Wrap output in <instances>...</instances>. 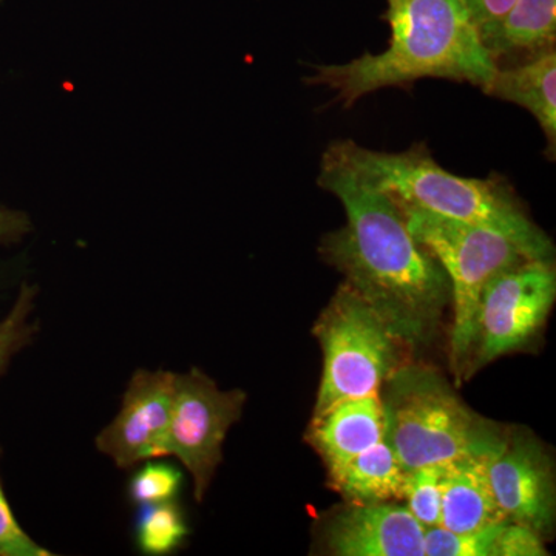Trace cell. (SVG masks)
Segmentation results:
<instances>
[{"mask_svg": "<svg viewBox=\"0 0 556 556\" xmlns=\"http://www.w3.org/2000/svg\"><path fill=\"white\" fill-rule=\"evenodd\" d=\"M506 521L463 533L431 527L424 535V551L426 556H500L501 532Z\"/></svg>", "mask_w": 556, "mask_h": 556, "instance_id": "obj_18", "label": "cell"}, {"mask_svg": "<svg viewBox=\"0 0 556 556\" xmlns=\"http://www.w3.org/2000/svg\"><path fill=\"white\" fill-rule=\"evenodd\" d=\"M317 186L345 208L343 228L320 241L327 265L415 346L430 338L452 302L447 274L417 243L393 197L334 161L321 159Z\"/></svg>", "mask_w": 556, "mask_h": 556, "instance_id": "obj_1", "label": "cell"}, {"mask_svg": "<svg viewBox=\"0 0 556 556\" xmlns=\"http://www.w3.org/2000/svg\"><path fill=\"white\" fill-rule=\"evenodd\" d=\"M543 536L530 527L506 521L501 532L500 556H544Z\"/></svg>", "mask_w": 556, "mask_h": 556, "instance_id": "obj_23", "label": "cell"}, {"mask_svg": "<svg viewBox=\"0 0 556 556\" xmlns=\"http://www.w3.org/2000/svg\"><path fill=\"white\" fill-rule=\"evenodd\" d=\"M517 0H460L477 30L504 16Z\"/></svg>", "mask_w": 556, "mask_h": 556, "instance_id": "obj_24", "label": "cell"}, {"mask_svg": "<svg viewBox=\"0 0 556 556\" xmlns=\"http://www.w3.org/2000/svg\"><path fill=\"white\" fill-rule=\"evenodd\" d=\"M182 484V471L164 460V457H156L141 463V467L131 475L127 484V496L135 506L169 503L177 501Z\"/></svg>", "mask_w": 556, "mask_h": 556, "instance_id": "obj_20", "label": "cell"}, {"mask_svg": "<svg viewBox=\"0 0 556 556\" xmlns=\"http://www.w3.org/2000/svg\"><path fill=\"white\" fill-rule=\"evenodd\" d=\"M445 464H430L407 471L404 500L409 514L426 529L441 526Z\"/></svg>", "mask_w": 556, "mask_h": 556, "instance_id": "obj_19", "label": "cell"}, {"mask_svg": "<svg viewBox=\"0 0 556 556\" xmlns=\"http://www.w3.org/2000/svg\"><path fill=\"white\" fill-rule=\"evenodd\" d=\"M386 437V413L379 393L345 397L314 413L308 439L327 467L379 444Z\"/></svg>", "mask_w": 556, "mask_h": 556, "instance_id": "obj_13", "label": "cell"}, {"mask_svg": "<svg viewBox=\"0 0 556 556\" xmlns=\"http://www.w3.org/2000/svg\"><path fill=\"white\" fill-rule=\"evenodd\" d=\"M314 334L324 353L314 413L340 399L379 393L407 346L387 317L345 283L318 317Z\"/></svg>", "mask_w": 556, "mask_h": 556, "instance_id": "obj_6", "label": "cell"}, {"mask_svg": "<svg viewBox=\"0 0 556 556\" xmlns=\"http://www.w3.org/2000/svg\"><path fill=\"white\" fill-rule=\"evenodd\" d=\"M478 33L496 67L532 60L555 50L556 0H517L501 20Z\"/></svg>", "mask_w": 556, "mask_h": 556, "instance_id": "obj_15", "label": "cell"}, {"mask_svg": "<svg viewBox=\"0 0 556 556\" xmlns=\"http://www.w3.org/2000/svg\"><path fill=\"white\" fill-rule=\"evenodd\" d=\"M503 434L484 447L445 464L441 527L473 532L507 519L497 507L489 478V464Z\"/></svg>", "mask_w": 556, "mask_h": 556, "instance_id": "obj_12", "label": "cell"}, {"mask_svg": "<svg viewBox=\"0 0 556 556\" xmlns=\"http://www.w3.org/2000/svg\"><path fill=\"white\" fill-rule=\"evenodd\" d=\"M49 548L40 546L22 529L0 482V556H51Z\"/></svg>", "mask_w": 556, "mask_h": 556, "instance_id": "obj_22", "label": "cell"}, {"mask_svg": "<svg viewBox=\"0 0 556 556\" xmlns=\"http://www.w3.org/2000/svg\"><path fill=\"white\" fill-rule=\"evenodd\" d=\"M426 527L397 503L350 504L325 525L327 551L338 556H426Z\"/></svg>", "mask_w": 556, "mask_h": 556, "instance_id": "obj_11", "label": "cell"}, {"mask_svg": "<svg viewBox=\"0 0 556 556\" xmlns=\"http://www.w3.org/2000/svg\"><path fill=\"white\" fill-rule=\"evenodd\" d=\"M555 299L554 260H527L493 277L479 302L466 378L525 348L543 328Z\"/></svg>", "mask_w": 556, "mask_h": 556, "instance_id": "obj_7", "label": "cell"}, {"mask_svg": "<svg viewBox=\"0 0 556 556\" xmlns=\"http://www.w3.org/2000/svg\"><path fill=\"white\" fill-rule=\"evenodd\" d=\"M497 507L508 521L547 536L555 525L554 464L529 434L503 438L489 464Z\"/></svg>", "mask_w": 556, "mask_h": 556, "instance_id": "obj_10", "label": "cell"}, {"mask_svg": "<svg viewBox=\"0 0 556 556\" xmlns=\"http://www.w3.org/2000/svg\"><path fill=\"white\" fill-rule=\"evenodd\" d=\"M247 404L243 390H222L199 368L177 375L167 456L192 477L193 496L201 503L223 460V444Z\"/></svg>", "mask_w": 556, "mask_h": 556, "instance_id": "obj_8", "label": "cell"}, {"mask_svg": "<svg viewBox=\"0 0 556 556\" xmlns=\"http://www.w3.org/2000/svg\"><path fill=\"white\" fill-rule=\"evenodd\" d=\"M329 482L350 504L397 503L404 500L407 471L386 441L328 467Z\"/></svg>", "mask_w": 556, "mask_h": 556, "instance_id": "obj_16", "label": "cell"}, {"mask_svg": "<svg viewBox=\"0 0 556 556\" xmlns=\"http://www.w3.org/2000/svg\"><path fill=\"white\" fill-rule=\"evenodd\" d=\"M358 178L393 197L441 217L495 230L522 249L530 260H554L547 233L527 214L514 186L503 175L467 178L439 166L426 142L404 152H380L338 139L325 150Z\"/></svg>", "mask_w": 556, "mask_h": 556, "instance_id": "obj_3", "label": "cell"}, {"mask_svg": "<svg viewBox=\"0 0 556 556\" xmlns=\"http://www.w3.org/2000/svg\"><path fill=\"white\" fill-rule=\"evenodd\" d=\"M380 399L383 441L405 471L452 463L501 434L460 401L444 376L424 365H401L383 382Z\"/></svg>", "mask_w": 556, "mask_h": 556, "instance_id": "obj_4", "label": "cell"}, {"mask_svg": "<svg viewBox=\"0 0 556 556\" xmlns=\"http://www.w3.org/2000/svg\"><path fill=\"white\" fill-rule=\"evenodd\" d=\"M177 372L138 369L124 391L115 419L102 428L97 448L119 468L167 456Z\"/></svg>", "mask_w": 556, "mask_h": 556, "instance_id": "obj_9", "label": "cell"}, {"mask_svg": "<svg viewBox=\"0 0 556 556\" xmlns=\"http://www.w3.org/2000/svg\"><path fill=\"white\" fill-rule=\"evenodd\" d=\"M135 544L142 555L167 556L186 546L190 527L177 501L138 506Z\"/></svg>", "mask_w": 556, "mask_h": 556, "instance_id": "obj_17", "label": "cell"}, {"mask_svg": "<svg viewBox=\"0 0 556 556\" xmlns=\"http://www.w3.org/2000/svg\"><path fill=\"white\" fill-rule=\"evenodd\" d=\"M394 201L417 243L427 249L447 274L453 306L450 361L460 382L473 345L482 291L497 274L530 258L518 244L495 230L441 217L404 201Z\"/></svg>", "mask_w": 556, "mask_h": 556, "instance_id": "obj_5", "label": "cell"}, {"mask_svg": "<svg viewBox=\"0 0 556 556\" xmlns=\"http://www.w3.org/2000/svg\"><path fill=\"white\" fill-rule=\"evenodd\" d=\"M30 229V222L20 212L0 208V241L16 240Z\"/></svg>", "mask_w": 556, "mask_h": 556, "instance_id": "obj_25", "label": "cell"}, {"mask_svg": "<svg viewBox=\"0 0 556 556\" xmlns=\"http://www.w3.org/2000/svg\"><path fill=\"white\" fill-rule=\"evenodd\" d=\"M388 49L365 51L345 64L314 65L305 83L332 91V104L351 109L376 91L409 90L422 79L484 89L496 72L460 0H387Z\"/></svg>", "mask_w": 556, "mask_h": 556, "instance_id": "obj_2", "label": "cell"}, {"mask_svg": "<svg viewBox=\"0 0 556 556\" xmlns=\"http://www.w3.org/2000/svg\"><path fill=\"white\" fill-rule=\"evenodd\" d=\"M35 295V289L22 288L13 308L0 321V375L10 364L11 357L27 345L35 334L36 327L30 321Z\"/></svg>", "mask_w": 556, "mask_h": 556, "instance_id": "obj_21", "label": "cell"}, {"mask_svg": "<svg viewBox=\"0 0 556 556\" xmlns=\"http://www.w3.org/2000/svg\"><path fill=\"white\" fill-rule=\"evenodd\" d=\"M486 97L526 109L546 138V156H556V50L517 64L496 67L482 89Z\"/></svg>", "mask_w": 556, "mask_h": 556, "instance_id": "obj_14", "label": "cell"}]
</instances>
